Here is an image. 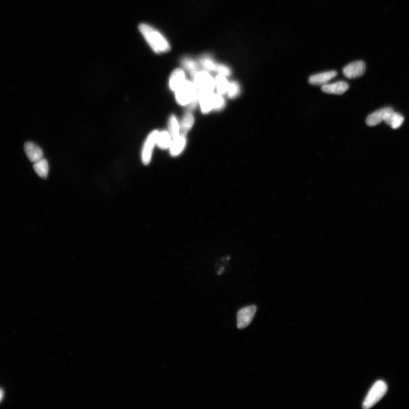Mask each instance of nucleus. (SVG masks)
<instances>
[{
    "instance_id": "obj_1",
    "label": "nucleus",
    "mask_w": 409,
    "mask_h": 409,
    "mask_svg": "<svg viewBox=\"0 0 409 409\" xmlns=\"http://www.w3.org/2000/svg\"><path fill=\"white\" fill-rule=\"evenodd\" d=\"M139 29L154 52L159 54L167 52L170 50L169 43L158 31L154 29L153 27L147 24L142 23L139 25Z\"/></svg>"
},
{
    "instance_id": "obj_2",
    "label": "nucleus",
    "mask_w": 409,
    "mask_h": 409,
    "mask_svg": "<svg viewBox=\"0 0 409 409\" xmlns=\"http://www.w3.org/2000/svg\"><path fill=\"white\" fill-rule=\"evenodd\" d=\"M197 90L194 82L185 81L184 83L175 91L178 104L182 106H187L197 97Z\"/></svg>"
},
{
    "instance_id": "obj_3",
    "label": "nucleus",
    "mask_w": 409,
    "mask_h": 409,
    "mask_svg": "<svg viewBox=\"0 0 409 409\" xmlns=\"http://www.w3.org/2000/svg\"><path fill=\"white\" fill-rule=\"evenodd\" d=\"M387 390V385L384 381H376L367 395L363 404V408L369 409L373 407L385 396Z\"/></svg>"
},
{
    "instance_id": "obj_4",
    "label": "nucleus",
    "mask_w": 409,
    "mask_h": 409,
    "mask_svg": "<svg viewBox=\"0 0 409 409\" xmlns=\"http://www.w3.org/2000/svg\"><path fill=\"white\" fill-rule=\"evenodd\" d=\"M194 83L198 91L213 92L215 88V80L208 72L195 71L192 74Z\"/></svg>"
},
{
    "instance_id": "obj_5",
    "label": "nucleus",
    "mask_w": 409,
    "mask_h": 409,
    "mask_svg": "<svg viewBox=\"0 0 409 409\" xmlns=\"http://www.w3.org/2000/svg\"><path fill=\"white\" fill-rule=\"evenodd\" d=\"M159 132L158 130H154L148 136L144 142L142 151V160L144 165H148L150 163L154 148L156 144L157 137Z\"/></svg>"
},
{
    "instance_id": "obj_6",
    "label": "nucleus",
    "mask_w": 409,
    "mask_h": 409,
    "mask_svg": "<svg viewBox=\"0 0 409 409\" xmlns=\"http://www.w3.org/2000/svg\"><path fill=\"white\" fill-rule=\"evenodd\" d=\"M256 310L257 308L255 305L249 306L240 309L237 314V326L239 329H245L252 323Z\"/></svg>"
},
{
    "instance_id": "obj_7",
    "label": "nucleus",
    "mask_w": 409,
    "mask_h": 409,
    "mask_svg": "<svg viewBox=\"0 0 409 409\" xmlns=\"http://www.w3.org/2000/svg\"><path fill=\"white\" fill-rule=\"evenodd\" d=\"M366 70V64L363 61L357 60L351 63L343 68V74L347 78H355L362 77Z\"/></svg>"
},
{
    "instance_id": "obj_8",
    "label": "nucleus",
    "mask_w": 409,
    "mask_h": 409,
    "mask_svg": "<svg viewBox=\"0 0 409 409\" xmlns=\"http://www.w3.org/2000/svg\"><path fill=\"white\" fill-rule=\"evenodd\" d=\"M213 92L198 91V102L200 103L201 109L204 114H207L214 109L213 106Z\"/></svg>"
},
{
    "instance_id": "obj_9",
    "label": "nucleus",
    "mask_w": 409,
    "mask_h": 409,
    "mask_svg": "<svg viewBox=\"0 0 409 409\" xmlns=\"http://www.w3.org/2000/svg\"><path fill=\"white\" fill-rule=\"evenodd\" d=\"M338 75L335 71H330L311 76L309 78V83L314 85H324L328 83Z\"/></svg>"
},
{
    "instance_id": "obj_10",
    "label": "nucleus",
    "mask_w": 409,
    "mask_h": 409,
    "mask_svg": "<svg viewBox=\"0 0 409 409\" xmlns=\"http://www.w3.org/2000/svg\"><path fill=\"white\" fill-rule=\"evenodd\" d=\"M349 85L345 81H338L332 84H326L322 85V92L328 94L342 95L348 90Z\"/></svg>"
},
{
    "instance_id": "obj_11",
    "label": "nucleus",
    "mask_w": 409,
    "mask_h": 409,
    "mask_svg": "<svg viewBox=\"0 0 409 409\" xmlns=\"http://www.w3.org/2000/svg\"><path fill=\"white\" fill-rule=\"evenodd\" d=\"M26 156L33 163L43 158V153L42 149L33 142H26L24 146Z\"/></svg>"
},
{
    "instance_id": "obj_12",
    "label": "nucleus",
    "mask_w": 409,
    "mask_h": 409,
    "mask_svg": "<svg viewBox=\"0 0 409 409\" xmlns=\"http://www.w3.org/2000/svg\"><path fill=\"white\" fill-rule=\"evenodd\" d=\"M185 75L181 69H176L172 73L169 80V87L171 91H176L177 89L184 83Z\"/></svg>"
},
{
    "instance_id": "obj_13",
    "label": "nucleus",
    "mask_w": 409,
    "mask_h": 409,
    "mask_svg": "<svg viewBox=\"0 0 409 409\" xmlns=\"http://www.w3.org/2000/svg\"><path fill=\"white\" fill-rule=\"evenodd\" d=\"M187 139L185 136L180 135L172 140L171 146L169 148L170 152L172 156H179L184 151L186 146Z\"/></svg>"
},
{
    "instance_id": "obj_14",
    "label": "nucleus",
    "mask_w": 409,
    "mask_h": 409,
    "mask_svg": "<svg viewBox=\"0 0 409 409\" xmlns=\"http://www.w3.org/2000/svg\"><path fill=\"white\" fill-rule=\"evenodd\" d=\"M384 121L393 129H397L403 124L404 118L400 114L394 112L392 109L385 115Z\"/></svg>"
},
{
    "instance_id": "obj_15",
    "label": "nucleus",
    "mask_w": 409,
    "mask_h": 409,
    "mask_svg": "<svg viewBox=\"0 0 409 409\" xmlns=\"http://www.w3.org/2000/svg\"><path fill=\"white\" fill-rule=\"evenodd\" d=\"M391 109L392 108L386 107L372 113L367 117V125L369 126H374L379 124L381 121H384V117L386 113Z\"/></svg>"
},
{
    "instance_id": "obj_16",
    "label": "nucleus",
    "mask_w": 409,
    "mask_h": 409,
    "mask_svg": "<svg viewBox=\"0 0 409 409\" xmlns=\"http://www.w3.org/2000/svg\"><path fill=\"white\" fill-rule=\"evenodd\" d=\"M195 123V118L191 112L185 115L180 124V135L186 136L190 131Z\"/></svg>"
},
{
    "instance_id": "obj_17",
    "label": "nucleus",
    "mask_w": 409,
    "mask_h": 409,
    "mask_svg": "<svg viewBox=\"0 0 409 409\" xmlns=\"http://www.w3.org/2000/svg\"><path fill=\"white\" fill-rule=\"evenodd\" d=\"M172 137L169 132L166 130L159 132L158 134L156 145L161 150L169 149L172 143Z\"/></svg>"
},
{
    "instance_id": "obj_18",
    "label": "nucleus",
    "mask_w": 409,
    "mask_h": 409,
    "mask_svg": "<svg viewBox=\"0 0 409 409\" xmlns=\"http://www.w3.org/2000/svg\"><path fill=\"white\" fill-rule=\"evenodd\" d=\"M33 168L40 177L46 178L47 177L49 172V166L46 159L42 158V159L34 163Z\"/></svg>"
},
{
    "instance_id": "obj_19",
    "label": "nucleus",
    "mask_w": 409,
    "mask_h": 409,
    "mask_svg": "<svg viewBox=\"0 0 409 409\" xmlns=\"http://www.w3.org/2000/svg\"><path fill=\"white\" fill-rule=\"evenodd\" d=\"M215 87L218 94L223 95L228 92L229 82L225 76L219 74L215 79Z\"/></svg>"
},
{
    "instance_id": "obj_20",
    "label": "nucleus",
    "mask_w": 409,
    "mask_h": 409,
    "mask_svg": "<svg viewBox=\"0 0 409 409\" xmlns=\"http://www.w3.org/2000/svg\"><path fill=\"white\" fill-rule=\"evenodd\" d=\"M168 129H169V133L173 139L180 135V124L178 123L176 117L174 115H172L170 117Z\"/></svg>"
},
{
    "instance_id": "obj_21",
    "label": "nucleus",
    "mask_w": 409,
    "mask_h": 409,
    "mask_svg": "<svg viewBox=\"0 0 409 409\" xmlns=\"http://www.w3.org/2000/svg\"><path fill=\"white\" fill-rule=\"evenodd\" d=\"M213 106L215 111H221L225 107V101L222 95L219 94H213Z\"/></svg>"
},
{
    "instance_id": "obj_22",
    "label": "nucleus",
    "mask_w": 409,
    "mask_h": 409,
    "mask_svg": "<svg viewBox=\"0 0 409 409\" xmlns=\"http://www.w3.org/2000/svg\"><path fill=\"white\" fill-rule=\"evenodd\" d=\"M240 92V88L238 82L232 81L230 82L228 90V95L230 98H234L238 96Z\"/></svg>"
},
{
    "instance_id": "obj_23",
    "label": "nucleus",
    "mask_w": 409,
    "mask_h": 409,
    "mask_svg": "<svg viewBox=\"0 0 409 409\" xmlns=\"http://www.w3.org/2000/svg\"><path fill=\"white\" fill-rule=\"evenodd\" d=\"M182 64H183V67L185 69L190 71L191 74L197 71V64L194 60L186 58V59H184L182 61Z\"/></svg>"
},
{
    "instance_id": "obj_24",
    "label": "nucleus",
    "mask_w": 409,
    "mask_h": 409,
    "mask_svg": "<svg viewBox=\"0 0 409 409\" xmlns=\"http://www.w3.org/2000/svg\"><path fill=\"white\" fill-rule=\"evenodd\" d=\"M202 67L209 71H214L216 70L217 64L208 58H204L201 60Z\"/></svg>"
},
{
    "instance_id": "obj_25",
    "label": "nucleus",
    "mask_w": 409,
    "mask_h": 409,
    "mask_svg": "<svg viewBox=\"0 0 409 409\" xmlns=\"http://www.w3.org/2000/svg\"><path fill=\"white\" fill-rule=\"evenodd\" d=\"M216 71H217L219 74L225 76L226 77H229L232 74L230 69L228 66L223 64H217Z\"/></svg>"
},
{
    "instance_id": "obj_26",
    "label": "nucleus",
    "mask_w": 409,
    "mask_h": 409,
    "mask_svg": "<svg viewBox=\"0 0 409 409\" xmlns=\"http://www.w3.org/2000/svg\"><path fill=\"white\" fill-rule=\"evenodd\" d=\"M3 397V391L2 390H0V402L1 401Z\"/></svg>"
}]
</instances>
